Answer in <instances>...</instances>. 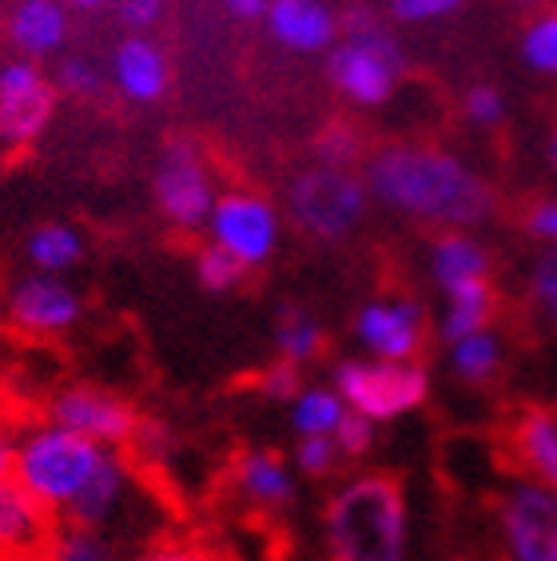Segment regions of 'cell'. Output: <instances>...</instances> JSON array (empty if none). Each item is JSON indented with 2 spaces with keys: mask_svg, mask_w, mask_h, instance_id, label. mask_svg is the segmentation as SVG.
I'll use <instances>...</instances> for the list:
<instances>
[{
  "mask_svg": "<svg viewBox=\"0 0 557 561\" xmlns=\"http://www.w3.org/2000/svg\"><path fill=\"white\" fill-rule=\"evenodd\" d=\"M366 192L378 204L418 224H439L446 231L482 227L498 207V195L470 163L427 144H390L375 151L363 175Z\"/></svg>",
  "mask_w": 557,
  "mask_h": 561,
  "instance_id": "obj_1",
  "label": "cell"
},
{
  "mask_svg": "<svg viewBox=\"0 0 557 561\" xmlns=\"http://www.w3.org/2000/svg\"><path fill=\"white\" fill-rule=\"evenodd\" d=\"M331 561H407V494L390 474H354L322 514Z\"/></svg>",
  "mask_w": 557,
  "mask_h": 561,
  "instance_id": "obj_2",
  "label": "cell"
},
{
  "mask_svg": "<svg viewBox=\"0 0 557 561\" xmlns=\"http://www.w3.org/2000/svg\"><path fill=\"white\" fill-rule=\"evenodd\" d=\"M104 450L107 446L92 443L84 434H72V431H65V426H56V422L44 419L16 431L12 478H16L53 518H65V510L72 506L76 497H80V490L88 486V478L96 474Z\"/></svg>",
  "mask_w": 557,
  "mask_h": 561,
  "instance_id": "obj_3",
  "label": "cell"
},
{
  "mask_svg": "<svg viewBox=\"0 0 557 561\" xmlns=\"http://www.w3.org/2000/svg\"><path fill=\"white\" fill-rule=\"evenodd\" d=\"M334 390L343 394L346 411L366 414L371 422H390L418 411L430 394L427 367L410 363H386V358H343L334 367Z\"/></svg>",
  "mask_w": 557,
  "mask_h": 561,
  "instance_id": "obj_4",
  "label": "cell"
},
{
  "mask_svg": "<svg viewBox=\"0 0 557 561\" xmlns=\"http://www.w3.org/2000/svg\"><path fill=\"white\" fill-rule=\"evenodd\" d=\"M371 192L351 168H307L287 187V216L315 239H343L363 224Z\"/></svg>",
  "mask_w": 557,
  "mask_h": 561,
  "instance_id": "obj_5",
  "label": "cell"
},
{
  "mask_svg": "<svg viewBox=\"0 0 557 561\" xmlns=\"http://www.w3.org/2000/svg\"><path fill=\"white\" fill-rule=\"evenodd\" d=\"M402 68H407L402 48L383 28L346 33L343 44H331V84L351 104H359V108L386 104L398 84V76H402Z\"/></svg>",
  "mask_w": 557,
  "mask_h": 561,
  "instance_id": "obj_6",
  "label": "cell"
},
{
  "mask_svg": "<svg viewBox=\"0 0 557 561\" xmlns=\"http://www.w3.org/2000/svg\"><path fill=\"white\" fill-rule=\"evenodd\" d=\"M207 243L227 251L231 260H239L247 271L263 267L278 251L283 239V219H278L275 204L259 192H224L215 195L212 216L204 224Z\"/></svg>",
  "mask_w": 557,
  "mask_h": 561,
  "instance_id": "obj_7",
  "label": "cell"
},
{
  "mask_svg": "<svg viewBox=\"0 0 557 561\" xmlns=\"http://www.w3.org/2000/svg\"><path fill=\"white\" fill-rule=\"evenodd\" d=\"M151 187H156V207L163 211V219L180 231H200L212 216L215 180L204 151L192 140H172L163 148Z\"/></svg>",
  "mask_w": 557,
  "mask_h": 561,
  "instance_id": "obj_8",
  "label": "cell"
},
{
  "mask_svg": "<svg viewBox=\"0 0 557 561\" xmlns=\"http://www.w3.org/2000/svg\"><path fill=\"white\" fill-rule=\"evenodd\" d=\"M505 561H557V494L518 478L498 506Z\"/></svg>",
  "mask_w": 557,
  "mask_h": 561,
  "instance_id": "obj_9",
  "label": "cell"
},
{
  "mask_svg": "<svg viewBox=\"0 0 557 561\" xmlns=\"http://www.w3.org/2000/svg\"><path fill=\"white\" fill-rule=\"evenodd\" d=\"M44 419L56 422V426H65V431H72V434H84V438H92V443H100V446L128 450L139 414L132 411V402H124L120 394H112V390L65 387L48 399Z\"/></svg>",
  "mask_w": 557,
  "mask_h": 561,
  "instance_id": "obj_10",
  "label": "cell"
},
{
  "mask_svg": "<svg viewBox=\"0 0 557 561\" xmlns=\"http://www.w3.org/2000/svg\"><path fill=\"white\" fill-rule=\"evenodd\" d=\"M56 108V88L36 60H12L0 68V144L29 148L41 140Z\"/></svg>",
  "mask_w": 557,
  "mask_h": 561,
  "instance_id": "obj_11",
  "label": "cell"
},
{
  "mask_svg": "<svg viewBox=\"0 0 557 561\" xmlns=\"http://www.w3.org/2000/svg\"><path fill=\"white\" fill-rule=\"evenodd\" d=\"M354 339L371 358H386V363H410L422 351L427 339V314L414 299L402 295H383L359 307L354 314Z\"/></svg>",
  "mask_w": 557,
  "mask_h": 561,
  "instance_id": "obj_12",
  "label": "cell"
},
{
  "mask_svg": "<svg viewBox=\"0 0 557 561\" xmlns=\"http://www.w3.org/2000/svg\"><path fill=\"white\" fill-rule=\"evenodd\" d=\"M80 314H84V302L80 295L68 287L60 275H24L9 287L4 295V319H9L16 331L24 335H65L68 327L80 323Z\"/></svg>",
  "mask_w": 557,
  "mask_h": 561,
  "instance_id": "obj_13",
  "label": "cell"
},
{
  "mask_svg": "<svg viewBox=\"0 0 557 561\" xmlns=\"http://www.w3.org/2000/svg\"><path fill=\"white\" fill-rule=\"evenodd\" d=\"M132 486H136V470H132L128 450L107 446L104 458H100V466H96V474L88 478V486L80 490V497L65 510V518L60 522L107 529L120 514H124V506H128Z\"/></svg>",
  "mask_w": 557,
  "mask_h": 561,
  "instance_id": "obj_14",
  "label": "cell"
},
{
  "mask_svg": "<svg viewBox=\"0 0 557 561\" xmlns=\"http://www.w3.org/2000/svg\"><path fill=\"white\" fill-rule=\"evenodd\" d=\"M53 526L56 518L16 478L0 482V561H41Z\"/></svg>",
  "mask_w": 557,
  "mask_h": 561,
  "instance_id": "obj_15",
  "label": "cell"
},
{
  "mask_svg": "<svg viewBox=\"0 0 557 561\" xmlns=\"http://www.w3.org/2000/svg\"><path fill=\"white\" fill-rule=\"evenodd\" d=\"M263 21L291 53H327L339 41V21L322 0H268Z\"/></svg>",
  "mask_w": 557,
  "mask_h": 561,
  "instance_id": "obj_16",
  "label": "cell"
},
{
  "mask_svg": "<svg viewBox=\"0 0 557 561\" xmlns=\"http://www.w3.org/2000/svg\"><path fill=\"white\" fill-rule=\"evenodd\" d=\"M510 454L530 482L557 494V402L525 407L510 426Z\"/></svg>",
  "mask_w": 557,
  "mask_h": 561,
  "instance_id": "obj_17",
  "label": "cell"
},
{
  "mask_svg": "<svg viewBox=\"0 0 557 561\" xmlns=\"http://www.w3.org/2000/svg\"><path fill=\"white\" fill-rule=\"evenodd\" d=\"M112 84L132 104H156V100H163V92L172 84V68H168V56H163L160 44L139 33L120 41L116 53H112Z\"/></svg>",
  "mask_w": 557,
  "mask_h": 561,
  "instance_id": "obj_18",
  "label": "cell"
},
{
  "mask_svg": "<svg viewBox=\"0 0 557 561\" xmlns=\"http://www.w3.org/2000/svg\"><path fill=\"white\" fill-rule=\"evenodd\" d=\"M231 482H236L239 497L251 502V506L287 510L291 497H295V466L283 454L268 450V446H255V450H243L236 458Z\"/></svg>",
  "mask_w": 557,
  "mask_h": 561,
  "instance_id": "obj_19",
  "label": "cell"
},
{
  "mask_svg": "<svg viewBox=\"0 0 557 561\" xmlns=\"http://www.w3.org/2000/svg\"><path fill=\"white\" fill-rule=\"evenodd\" d=\"M9 36L29 60L60 53V44L68 36L65 0H21L9 16Z\"/></svg>",
  "mask_w": 557,
  "mask_h": 561,
  "instance_id": "obj_20",
  "label": "cell"
},
{
  "mask_svg": "<svg viewBox=\"0 0 557 561\" xmlns=\"http://www.w3.org/2000/svg\"><path fill=\"white\" fill-rule=\"evenodd\" d=\"M430 279L439 283L442 291L490 279V251L470 231H442L430 248Z\"/></svg>",
  "mask_w": 557,
  "mask_h": 561,
  "instance_id": "obj_21",
  "label": "cell"
},
{
  "mask_svg": "<svg viewBox=\"0 0 557 561\" xmlns=\"http://www.w3.org/2000/svg\"><path fill=\"white\" fill-rule=\"evenodd\" d=\"M287 407H291V431L299 434V438H334V431H339V422L346 414L343 394L334 387H319V382L303 387Z\"/></svg>",
  "mask_w": 557,
  "mask_h": 561,
  "instance_id": "obj_22",
  "label": "cell"
},
{
  "mask_svg": "<svg viewBox=\"0 0 557 561\" xmlns=\"http://www.w3.org/2000/svg\"><path fill=\"white\" fill-rule=\"evenodd\" d=\"M446 295V311H442V339L454 343L462 335H474V331H482L490 327V314H493V291H490V279H478V283H462V287H451Z\"/></svg>",
  "mask_w": 557,
  "mask_h": 561,
  "instance_id": "obj_23",
  "label": "cell"
},
{
  "mask_svg": "<svg viewBox=\"0 0 557 561\" xmlns=\"http://www.w3.org/2000/svg\"><path fill=\"white\" fill-rule=\"evenodd\" d=\"M24 255L41 275H65L84 260V236L68 224H41L24 243Z\"/></svg>",
  "mask_w": 557,
  "mask_h": 561,
  "instance_id": "obj_24",
  "label": "cell"
},
{
  "mask_svg": "<svg viewBox=\"0 0 557 561\" xmlns=\"http://www.w3.org/2000/svg\"><path fill=\"white\" fill-rule=\"evenodd\" d=\"M41 561H120V553L107 529L76 526V522L56 518L53 538L44 546Z\"/></svg>",
  "mask_w": 557,
  "mask_h": 561,
  "instance_id": "obj_25",
  "label": "cell"
},
{
  "mask_svg": "<svg viewBox=\"0 0 557 561\" xmlns=\"http://www.w3.org/2000/svg\"><path fill=\"white\" fill-rule=\"evenodd\" d=\"M446 346H451V370L462 382H470V387L490 382L493 370L502 367V339L493 335L490 327L474 331V335L454 339V343H446Z\"/></svg>",
  "mask_w": 557,
  "mask_h": 561,
  "instance_id": "obj_26",
  "label": "cell"
},
{
  "mask_svg": "<svg viewBox=\"0 0 557 561\" xmlns=\"http://www.w3.org/2000/svg\"><path fill=\"white\" fill-rule=\"evenodd\" d=\"M275 346H278V358H287L295 367H307L322 351V327L315 323L311 314L283 311V319L275 323Z\"/></svg>",
  "mask_w": 557,
  "mask_h": 561,
  "instance_id": "obj_27",
  "label": "cell"
},
{
  "mask_svg": "<svg viewBox=\"0 0 557 561\" xmlns=\"http://www.w3.org/2000/svg\"><path fill=\"white\" fill-rule=\"evenodd\" d=\"M522 60L534 72L557 76V12H542L525 24L522 33Z\"/></svg>",
  "mask_w": 557,
  "mask_h": 561,
  "instance_id": "obj_28",
  "label": "cell"
},
{
  "mask_svg": "<svg viewBox=\"0 0 557 561\" xmlns=\"http://www.w3.org/2000/svg\"><path fill=\"white\" fill-rule=\"evenodd\" d=\"M247 267L239 260H231L227 251L212 248L207 243L200 255H195V279H200V287L212 295H227V291H236L239 283H243Z\"/></svg>",
  "mask_w": 557,
  "mask_h": 561,
  "instance_id": "obj_29",
  "label": "cell"
},
{
  "mask_svg": "<svg viewBox=\"0 0 557 561\" xmlns=\"http://www.w3.org/2000/svg\"><path fill=\"white\" fill-rule=\"evenodd\" d=\"M339 446L334 438H299L295 443V454H291V462H295V474H307V478H327L339 466Z\"/></svg>",
  "mask_w": 557,
  "mask_h": 561,
  "instance_id": "obj_30",
  "label": "cell"
},
{
  "mask_svg": "<svg viewBox=\"0 0 557 561\" xmlns=\"http://www.w3.org/2000/svg\"><path fill=\"white\" fill-rule=\"evenodd\" d=\"M100 72L88 65L84 56H68L56 65V76H53V88L56 92H68V96H96L100 92Z\"/></svg>",
  "mask_w": 557,
  "mask_h": 561,
  "instance_id": "obj_31",
  "label": "cell"
},
{
  "mask_svg": "<svg viewBox=\"0 0 557 561\" xmlns=\"http://www.w3.org/2000/svg\"><path fill=\"white\" fill-rule=\"evenodd\" d=\"M375 431H378V422H371L366 414L346 411L343 422H339V431H334V446H339L343 458H363V454L375 446Z\"/></svg>",
  "mask_w": 557,
  "mask_h": 561,
  "instance_id": "obj_32",
  "label": "cell"
},
{
  "mask_svg": "<svg viewBox=\"0 0 557 561\" xmlns=\"http://www.w3.org/2000/svg\"><path fill=\"white\" fill-rule=\"evenodd\" d=\"M128 450H136L139 458H148V462H160V458H168V454L175 450V434L168 431L160 419H139Z\"/></svg>",
  "mask_w": 557,
  "mask_h": 561,
  "instance_id": "obj_33",
  "label": "cell"
},
{
  "mask_svg": "<svg viewBox=\"0 0 557 561\" xmlns=\"http://www.w3.org/2000/svg\"><path fill=\"white\" fill-rule=\"evenodd\" d=\"M303 387H307V382H303V367H295L287 358L271 363V367L259 375V390H263L271 402H291Z\"/></svg>",
  "mask_w": 557,
  "mask_h": 561,
  "instance_id": "obj_34",
  "label": "cell"
},
{
  "mask_svg": "<svg viewBox=\"0 0 557 561\" xmlns=\"http://www.w3.org/2000/svg\"><path fill=\"white\" fill-rule=\"evenodd\" d=\"M530 295L537 299V307L546 311V319L557 327V251H546L530 271Z\"/></svg>",
  "mask_w": 557,
  "mask_h": 561,
  "instance_id": "obj_35",
  "label": "cell"
},
{
  "mask_svg": "<svg viewBox=\"0 0 557 561\" xmlns=\"http://www.w3.org/2000/svg\"><path fill=\"white\" fill-rule=\"evenodd\" d=\"M315 148H319V160L331 163V168H346L354 156H363V144H359V136H354L351 128H343V124H334V128L322 131Z\"/></svg>",
  "mask_w": 557,
  "mask_h": 561,
  "instance_id": "obj_36",
  "label": "cell"
},
{
  "mask_svg": "<svg viewBox=\"0 0 557 561\" xmlns=\"http://www.w3.org/2000/svg\"><path fill=\"white\" fill-rule=\"evenodd\" d=\"M466 116H470V124H478V128H498L502 124V116H505V100H502V92L498 88H486V84H478V88H470L466 92Z\"/></svg>",
  "mask_w": 557,
  "mask_h": 561,
  "instance_id": "obj_37",
  "label": "cell"
},
{
  "mask_svg": "<svg viewBox=\"0 0 557 561\" xmlns=\"http://www.w3.org/2000/svg\"><path fill=\"white\" fill-rule=\"evenodd\" d=\"M462 4H466V0H390V12H395V21H402V24H427V21L451 16Z\"/></svg>",
  "mask_w": 557,
  "mask_h": 561,
  "instance_id": "obj_38",
  "label": "cell"
},
{
  "mask_svg": "<svg viewBox=\"0 0 557 561\" xmlns=\"http://www.w3.org/2000/svg\"><path fill=\"white\" fill-rule=\"evenodd\" d=\"M160 16H163V0H120V21L128 24V28H136V33L151 28Z\"/></svg>",
  "mask_w": 557,
  "mask_h": 561,
  "instance_id": "obj_39",
  "label": "cell"
},
{
  "mask_svg": "<svg viewBox=\"0 0 557 561\" xmlns=\"http://www.w3.org/2000/svg\"><path fill=\"white\" fill-rule=\"evenodd\" d=\"M525 227H530V236H537L542 243L557 248V199H542V204L530 207Z\"/></svg>",
  "mask_w": 557,
  "mask_h": 561,
  "instance_id": "obj_40",
  "label": "cell"
},
{
  "mask_svg": "<svg viewBox=\"0 0 557 561\" xmlns=\"http://www.w3.org/2000/svg\"><path fill=\"white\" fill-rule=\"evenodd\" d=\"M132 561H215L200 546H183V541H168V546H151V550L136 553Z\"/></svg>",
  "mask_w": 557,
  "mask_h": 561,
  "instance_id": "obj_41",
  "label": "cell"
},
{
  "mask_svg": "<svg viewBox=\"0 0 557 561\" xmlns=\"http://www.w3.org/2000/svg\"><path fill=\"white\" fill-rule=\"evenodd\" d=\"M12 462H16V431L0 422V482L12 478Z\"/></svg>",
  "mask_w": 557,
  "mask_h": 561,
  "instance_id": "obj_42",
  "label": "cell"
},
{
  "mask_svg": "<svg viewBox=\"0 0 557 561\" xmlns=\"http://www.w3.org/2000/svg\"><path fill=\"white\" fill-rule=\"evenodd\" d=\"M366 28H378L375 21V12H366V9H351L343 16V33H366Z\"/></svg>",
  "mask_w": 557,
  "mask_h": 561,
  "instance_id": "obj_43",
  "label": "cell"
},
{
  "mask_svg": "<svg viewBox=\"0 0 557 561\" xmlns=\"http://www.w3.org/2000/svg\"><path fill=\"white\" fill-rule=\"evenodd\" d=\"M227 9L236 12V16H243V21H251V16H263L268 0H227Z\"/></svg>",
  "mask_w": 557,
  "mask_h": 561,
  "instance_id": "obj_44",
  "label": "cell"
},
{
  "mask_svg": "<svg viewBox=\"0 0 557 561\" xmlns=\"http://www.w3.org/2000/svg\"><path fill=\"white\" fill-rule=\"evenodd\" d=\"M112 0H65V9H104Z\"/></svg>",
  "mask_w": 557,
  "mask_h": 561,
  "instance_id": "obj_45",
  "label": "cell"
},
{
  "mask_svg": "<svg viewBox=\"0 0 557 561\" xmlns=\"http://www.w3.org/2000/svg\"><path fill=\"white\" fill-rule=\"evenodd\" d=\"M549 163L557 168V128H554V136H549Z\"/></svg>",
  "mask_w": 557,
  "mask_h": 561,
  "instance_id": "obj_46",
  "label": "cell"
},
{
  "mask_svg": "<svg viewBox=\"0 0 557 561\" xmlns=\"http://www.w3.org/2000/svg\"><path fill=\"white\" fill-rule=\"evenodd\" d=\"M514 4H522V9H534V4H542V0H514Z\"/></svg>",
  "mask_w": 557,
  "mask_h": 561,
  "instance_id": "obj_47",
  "label": "cell"
},
{
  "mask_svg": "<svg viewBox=\"0 0 557 561\" xmlns=\"http://www.w3.org/2000/svg\"><path fill=\"white\" fill-rule=\"evenodd\" d=\"M4 323H9V319H4V302H0V327H4Z\"/></svg>",
  "mask_w": 557,
  "mask_h": 561,
  "instance_id": "obj_48",
  "label": "cell"
}]
</instances>
